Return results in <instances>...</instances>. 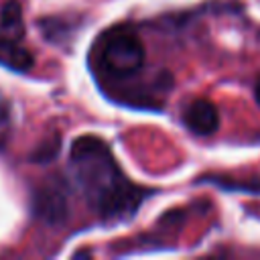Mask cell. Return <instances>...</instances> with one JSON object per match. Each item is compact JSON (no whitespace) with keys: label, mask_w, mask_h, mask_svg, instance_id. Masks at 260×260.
Instances as JSON below:
<instances>
[{"label":"cell","mask_w":260,"mask_h":260,"mask_svg":"<svg viewBox=\"0 0 260 260\" xmlns=\"http://www.w3.org/2000/svg\"><path fill=\"white\" fill-rule=\"evenodd\" d=\"M57 152H59V134H53L49 140H45V142L39 146V150L32 154V158H35L37 162H45V160H51Z\"/></svg>","instance_id":"cell-7"},{"label":"cell","mask_w":260,"mask_h":260,"mask_svg":"<svg viewBox=\"0 0 260 260\" xmlns=\"http://www.w3.org/2000/svg\"><path fill=\"white\" fill-rule=\"evenodd\" d=\"M0 65L14 71H28L32 67V55L24 47H20L16 39L0 35Z\"/></svg>","instance_id":"cell-5"},{"label":"cell","mask_w":260,"mask_h":260,"mask_svg":"<svg viewBox=\"0 0 260 260\" xmlns=\"http://www.w3.org/2000/svg\"><path fill=\"white\" fill-rule=\"evenodd\" d=\"M183 124L189 132L197 136H209L219 128V114L215 104L209 100H193L185 110H183Z\"/></svg>","instance_id":"cell-4"},{"label":"cell","mask_w":260,"mask_h":260,"mask_svg":"<svg viewBox=\"0 0 260 260\" xmlns=\"http://www.w3.org/2000/svg\"><path fill=\"white\" fill-rule=\"evenodd\" d=\"M69 160L85 201L104 221L132 217L148 197L146 189L138 187L124 175L110 146L98 136L85 134L75 138Z\"/></svg>","instance_id":"cell-1"},{"label":"cell","mask_w":260,"mask_h":260,"mask_svg":"<svg viewBox=\"0 0 260 260\" xmlns=\"http://www.w3.org/2000/svg\"><path fill=\"white\" fill-rule=\"evenodd\" d=\"M32 211L35 215L49 223L59 225L67 217V191L59 179H49L35 189L32 195Z\"/></svg>","instance_id":"cell-3"},{"label":"cell","mask_w":260,"mask_h":260,"mask_svg":"<svg viewBox=\"0 0 260 260\" xmlns=\"http://www.w3.org/2000/svg\"><path fill=\"white\" fill-rule=\"evenodd\" d=\"M4 118H6V106H4L2 100H0V122H4Z\"/></svg>","instance_id":"cell-8"},{"label":"cell","mask_w":260,"mask_h":260,"mask_svg":"<svg viewBox=\"0 0 260 260\" xmlns=\"http://www.w3.org/2000/svg\"><path fill=\"white\" fill-rule=\"evenodd\" d=\"M98 65L112 79H126L140 71L144 63V45L134 30L112 28L95 45Z\"/></svg>","instance_id":"cell-2"},{"label":"cell","mask_w":260,"mask_h":260,"mask_svg":"<svg viewBox=\"0 0 260 260\" xmlns=\"http://www.w3.org/2000/svg\"><path fill=\"white\" fill-rule=\"evenodd\" d=\"M0 35L8 37V39H16V41H20L24 35L22 12H20V4L16 0L6 2L0 10Z\"/></svg>","instance_id":"cell-6"},{"label":"cell","mask_w":260,"mask_h":260,"mask_svg":"<svg viewBox=\"0 0 260 260\" xmlns=\"http://www.w3.org/2000/svg\"><path fill=\"white\" fill-rule=\"evenodd\" d=\"M256 102H258V106H260V79H258V83H256Z\"/></svg>","instance_id":"cell-9"}]
</instances>
